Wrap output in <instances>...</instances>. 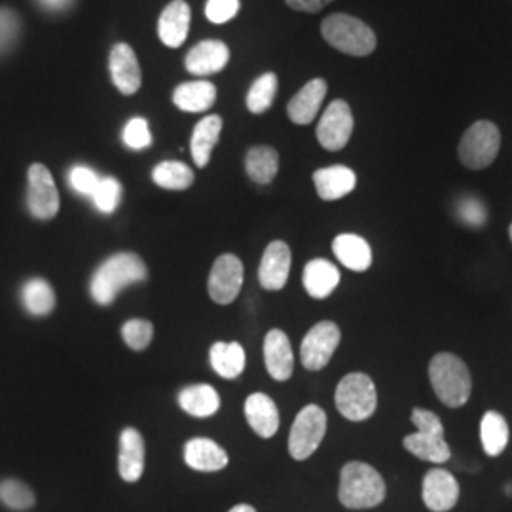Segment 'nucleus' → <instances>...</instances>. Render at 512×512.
Instances as JSON below:
<instances>
[{
	"mask_svg": "<svg viewBox=\"0 0 512 512\" xmlns=\"http://www.w3.org/2000/svg\"><path fill=\"white\" fill-rule=\"evenodd\" d=\"M145 279L147 266L141 260V256L135 253H118L107 258L95 270L90 283V293L97 304L109 306L124 287Z\"/></svg>",
	"mask_w": 512,
	"mask_h": 512,
	"instance_id": "1",
	"label": "nucleus"
},
{
	"mask_svg": "<svg viewBox=\"0 0 512 512\" xmlns=\"http://www.w3.org/2000/svg\"><path fill=\"white\" fill-rule=\"evenodd\" d=\"M429 380L440 403L448 408H461L471 399L473 380L469 366L454 353L442 351L431 359Z\"/></svg>",
	"mask_w": 512,
	"mask_h": 512,
	"instance_id": "2",
	"label": "nucleus"
},
{
	"mask_svg": "<svg viewBox=\"0 0 512 512\" xmlns=\"http://www.w3.org/2000/svg\"><path fill=\"white\" fill-rule=\"evenodd\" d=\"M387 488L382 475L368 463L349 461L340 473V503L348 509H374L384 503Z\"/></svg>",
	"mask_w": 512,
	"mask_h": 512,
	"instance_id": "3",
	"label": "nucleus"
},
{
	"mask_svg": "<svg viewBox=\"0 0 512 512\" xmlns=\"http://www.w3.org/2000/svg\"><path fill=\"white\" fill-rule=\"evenodd\" d=\"M410 420L418 427V431L404 437L403 446L406 452H410L414 458L435 465L446 463L452 458V450L444 437L442 421L435 412L425 408H414Z\"/></svg>",
	"mask_w": 512,
	"mask_h": 512,
	"instance_id": "4",
	"label": "nucleus"
},
{
	"mask_svg": "<svg viewBox=\"0 0 512 512\" xmlns=\"http://www.w3.org/2000/svg\"><path fill=\"white\" fill-rule=\"evenodd\" d=\"M321 35L334 50L353 57H366L378 46L376 33L365 21L348 14H332L323 19Z\"/></svg>",
	"mask_w": 512,
	"mask_h": 512,
	"instance_id": "5",
	"label": "nucleus"
},
{
	"mask_svg": "<svg viewBox=\"0 0 512 512\" xmlns=\"http://www.w3.org/2000/svg\"><path fill=\"white\" fill-rule=\"evenodd\" d=\"M336 408L349 421H365L378 408V391L370 376L353 372L336 387Z\"/></svg>",
	"mask_w": 512,
	"mask_h": 512,
	"instance_id": "6",
	"label": "nucleus"
},
{
	"mask_svg": "<svg viewBox=\"0 0 512 512\" xmlns=\"http://www.w3.org/2000/svg\"><path fill=\"white\" fill-rule=\"evenodd\" d=\"M501 148V131L490 120H478L459 141V162L471 171H480L494 164Z\"/></svg>",
	"mask_w": 512,
	"mask_h": 512,
	"instance_id": "7",
	"label": "nucleus"
},
{
	"mask_svg": "<svg viewBox=\"0 0 512 512\" xmlns=\"http://www.w3.org/2000/svg\"><path fill=\"white\" fill-rule=\"evenodd\" d=\"M325 435H327V412L317 404L304 406L298 412L291 427V435H289L291 458L296 461L311 458L321 446Z\"/></svg>",
	"mask_w": 512,
	"mask_h": 512,
	"instance_id": "8",
	"label": "nucleus"
},
{
	"mask_svg": "<svg viewBox=\"0 0 512 512\" xmlns=\"http://www.w3.org/2000/svg\"><path fill=\"white\" fill-rule=\"evenodd\" d=\"M342 332L332 321H321L304 336L300 346V361L311 372L329 365L336 348L340 346Z\"/></svg>",
	"mask_w": 512,
	"mask_h": 512,
	"instance_id": "9",
	"label": "nucleus"
},
{
	"mask_svg": "<svg viewBox=\"0 0 512 512\" xmlns=\"http://www.w3.org/2000/svg\"><path fill=\"white\" fill-rule=\"evenodd\" d=\"M27 207L38 220L54 219L59 213V192L46 165L33 164L27 175Z\"/></svg>",
	"mask_w": 512,
	"mask_h": 512,
	"instance_id": "10",
	"label": "nucleus"
},
{
	"mask_svg": "<svg viewBox=\"0 0 512 512\" xmlns=\"http://www.w3.org/2000/svg\"><path fill=\"white\" fill-rule=\"evenodd\" d=\"M353 126V112L349 109L348 103L336 99L323 112L317 124V141L325 150L338 152L348 147L349 139L353 135Z\"/></svg>",
	"mask_w": 512,
	"mask_h": 512,
	"instance_id": "11",
	"label": "nucleus"
},
{
	"mask_svg": "<svg viewBox=\"0 0 512 512\" xmlns=\"http://www.w3.org/2000/svg\"><path fill=\"white\" fill-rule=\"evenodd\" d=\"M241 285H243V264L238 256H219L209 275V283H207L209 296L220 306H228L238 298Z\"/></svg>",
	"mask_w": 512,
	"mask_h": 512,
	"instance_id": "12",
	"label": "nucleus"
},
{
	"mask_svg": "<svg viewBox=\"0 0 512 512\" xmlns=\"http://www.w3.org/2000/svg\"><path fill=\"white\" fill-rule=\"evenodd\" d=\"M423 503L429 511L448 512L458 505L459 484L456 476L446 469H431L423 478Z\"/></svg>",
	"mask_w": 512,
	"mask_h": 512,
	"instance_id": "13",
	"label": "nucleus"
},
{
	"mask_svg": "<svg viewBox=\"0 0 512 512\" xmlns=\"http://www.w3.org/2000/svg\"><path fill=\"white\" fill-rule=\"evenodd\" d=\"M110 80L116 86V90L124 95H135L143 84L141 67L137 61V55L129 44H116L110 50L109 57Z\"/></svg>",
	"mask_w": 512,
	"mask_h": 512,
	"instance_id": "14",
	"label": "nucleus"
},
{
	"mask_svg": "<svg viewBox=\"0 0 512 512\" xmlns=\"http://www.w3.org/2000/svg\"><path fill=\"white\" fill-rule=\"evenodd\" d=\"M291 272V249L285 241H272L260 260L258 281L266 291H281Z\"/></svg>",
	"mask_w": 512,
	"mask_h": 512,
	"instance_id": "15",
	"label": "nucleus"
},
{
	"mask_svg": "<svg viewBox=\"0 0 512 512\" xmlns=\"http://www.w3.org/2000/svg\"><path fill=\"white\" fill-rule=\"evenodd\" d=\"M264 361L275 382H287L293 376L294 355L289 336L283 330H270L264 338Z\"/></svg>",
	"mask_w": 512,
	"mask_h": 512,
	"instance_id": "16",
	"label": "nucleus"
},
{
	"mask_svg": "<svg viewBox=\"0 0 512 512\" xmlns=\"http://www.w3.org/2000/svg\"><path fill=\"white\" fill-rule=\"evenodd\" d=\"M329 86L327 80L323 78H313L300 92L294 95L293 99L287 105V114L291 122L296 126H308L315 116L319 114V109L327 97Z\"/></svg>",
	"mask_w": 512,
	"mask_h": 512,
	"instance_id": "17",
	"label": "nucleus"
},
{
	"mask_svg": "<svg viewBox=\"0 0 512 512\" xmlns=\"http://www.w3.org/2000/svg\"><path fill=\"white\" fill-rule=\"evenodd\" d=\"M313 184L321 200L336 202L355 190L357 175L346 165H330L313 173Z\"/></svg>",
	"mask_w": 512,
	"mask_h": 512,
	"instance_id": "18",
	"label": "nucleus"
},
{
	"mask_svg": "<svg viewBox=\"0 0 512 512\" xmlns=\"http://www.w3.org/2000/svg\"><path fill=\"white\" fill-rule=\"evenodd\" d=\"M192 12L184 0H173L158 19V37L167 48H181L190 31Z\"/></svg>",
	"mask_w": 512,
	"mask_h": 512,
	"instance_id": "19",
	"label": "nucleus"
},
{
	"mask_svg": "<svg viewBox=\"0 0 512 512\" xmlns=\"http://www.w3.org/2000/svg\"><path fill=\"white\" fill-rule=\"evenodd\" d=\"M118 473L126 482H137L145 473V440L135 427H126L120 435Z\"/></svg>",
	"mask_w": 512,
	"mask_h": 512,
	"instance_id": "20",
	"label": "nucleus"
},
{
	"mask_svg": "<svg viewBox=\"0 0 512 512\" xmlns=\"http://www.w3.org/2000/svg\"><path fill=\"white\" fill-rule=\"evenodd\" d=\"M230 50L220 40H203L186 55V69L198 76L217 74L228 65Z\"/></svg>",
	"mask_w": 512,
	"mask_h": 512,
	"instance_id": "21",
	"label": "nucleus"
},
{
	"mask_svg": "<svg viewBox=\"0 0 512 512\" xmlns=\"http://www.w3.org/2000/svg\"><path fill=\"white\" fill-rule=\"evenodd\" d=\"M184 461L200 473H215L228 465V454L215 440L192 439L184 446Z\"/></svg>",
	"mask_w": 512,
	"mask_h": 512,
	"instance_id": "22",
	"label": "nucleus"
},
{
	"mask_svg": "<svg viewBox=\"0 0 512 512\" xmlns=\"http://www.w3.org/2000/svg\"><path fill=\"white\" fill-rule=\"evenodd\" d=\"M245 416L258 437L272 439L279 429V410L264 393H253L245 401Z\"/></svg>",
	"mask_w": 512,
	"mask_h": 512,
	"instance_id": "23",
	"label": "nucleus"
},
{
	"mask_svg": "<svg viewBox=\"0 0 512 512\" xmlns=\"http://www.w3.org/2000/svg\"><path fill=\"white\" fill-rule=\"evenodd\" d=\"M302 283L311 298L323 300L334 293V289L340 285V272L329 260L315 258L306 264Z\"/></svg>",
	"mask_w": 512,
	"mask_h": 512,
	"instance_id": "24",
	"label": "nucleus"
},
{
	"mask_svg": "<svg viewBox=\"0 0 512 512\" xmlns=\"http://www.w3.org/2000/svg\"><path fill=\"white\" fill-rule=\"evenodd\" d=\"M332 251L351 272H366L372 266V249L357 234H340L332 241Z\"/></svg>",
	"mask_w": 512,
	"mask_h": 512,
	"instance_id": "25",
	"label": "nucleus"
},
{
	"mask_svg": "<svg viewBox=\"0 0 512 512\" xmlns=\"http://www.w3.org/2000/svg\"><path fill=\"white\" fill-rule=\"evenodd\" d=\"M217 99V88L209 80L184 82L175 88L173 103L184 112H205Z\"/></svg>",
	"mask_w": 512,
	"mask_h": 512,
	"instance_id": "26",
	"label": "nucleus"
},
{
	"mask_svg": "<svg viewBox=\"0 0 512 512\" xmlns=\"http://www.w3.org/2000/svg\"><path fill=\"white\" fill-rule=\"evenodd\" d=\"M511 439V429L503 414L488 410L480 420V442L488 458H497L505 452Z\"/></svg>",
	"mask_w": 512,
	"mask_h": 512,
	"instance_id": "27",
	"label": "nucleus"
},
{
	"mask_svg": "<svg viewBox=\"0 0 512 512\" xmlns=\"http://www.w3.org/2000/svg\"><path fill=\"white\" fill-rule=\"evenodd\" d=\"M179 406L190 416L209 418L219 412V393L211 385H188L179 393Z\"/></svg>",
	"mask_w": 512,
	"mask_h": 512,
	"instance_id": "28",
	"label": "nucleus"
},
{
	"mask_svg": "<svg viewBox=\"0 0 512 512\" xmlns=\"http://www.w3.org/2000/svg\"><path fill=\"white\" fill-rule=\"evenodd\" d=\"M220 131H222V118L217 114L205 116L200 120L192 133L190 141V152L194 158V164L198 167H205L211 160V152L219 141Z\"/></svg>",
	"mask_w": 512,
	"mask_h": 512,
	"instance_id": "29",
	"label": "nucleus"
},
{
	"mask_svg": "<svg viewBox=\"0 0 512 512\" xmlns=\"http://www.w3.org/2000/svg\"><path fill=\"white\" fill-rule=\"evenodd\" d=\"M209 361L220 378L236 380L245 368V351L238 342H217L209 349Z\"/></svg>",
	"mask_w": 512,
	"mask_h": 512,
	"instance_id": "30",
	"label": "nucleus"
},
{
	"mask_svg": "<svg viewBox=\"0 0 512 512\" xmlns=\"http://www.w3.org/2000/svg\"><path fill=\"white\" fill-rule=\"evenodd\" d=\"M245 169L256 184H270L279 171V154L272 147H253L245 156Z\"/></svg>",
	"mask_w": 512,
	"mask_h": 512,
	"instance_id": "31",
	"label": "nucleus"
},
{
	"mask_svg": "<svg viewBox=\"0 0 512 512\" xmlns=\"http://www.w3.org/2000/svg\"><path fill=\"white\" fill-rule=\"evenodd\" d=\"M21 300H23L25 310L29 311L31 315H38V317L52 313L55 308L54 289L42 277H33L23 285Z\"/></svg>",
	"mask_w": 512,
	"mask_h": 512,
	"instance_id": "32",
	"label": "nucleus"
},
{
	"mask_svg": "<svg viewBox=\"0 0 512 512\" xmlns=\"http://www.w3.org/2000/svg\"><path fill=\"white\" fill-rule=\"evenodd\" d=\"M152 181L165 190H186L194 183V171L183 162H162L154 167Z\"/></svg>",
	"mask_w": 512,
	"mask_h": 512,
	"instance_id": "33",
	"label": "nucleus"
},
{
	"mask_svg": "<svg viewBox=\"0 0 512 512\" xmlns=\"http://www.w3.org/2000/svg\"><path fill=\"white\" fill-rule=\"evenodd\" d=\"M279 80L274 73L260 74L247 93V109L253 114H262L272 109Z\"/></svg>",
	"mask_w": 512,
	"mask_h": 512,
	"instance_id": "34",
	"label": "nucleus"
},
{
	"mask_svg": "<svg viewBox=\"0 0 512 512\" xmlns=\"http://www.w3.org/2000/svg\"><path fill=\"white\" fill-rule=\"evenodd\" d=\"M0 501L12 511H27L35 505V494L19 480H2Z\"/></svg>",
	"mask_w": 512,
	"mask_h": 512,
	"instance_id": "35",
	"label": "nucleus"
},
{
	"mask_svg": "<svg viewBox=\"0 0 512 512\" xmlns=\"http://www.w3.org/2000/svg\"><path fill=\"white\" fill-rule=\"evenodd\" d=\"M92 200L101 213L105 215L114 213L122 200V184L118 183L114 177H101L92 194Z\"/></svg>",
	"mask_w": 512,
	"mask_h": 512,
	"instance_id": "36",
	"label": "nucleus"
},
{
	"mask_svg": "<svg viewBox=\"0 0 512 512\" xmlns=\"http://www.w3.org/2000/svg\"><path fill=\"white\" fill-rule=\"evenodd\" d=\"M154 336V327L145 319H131L122 327V338L129 348L135 351H143L150 346Z\"/></svg>",
	"mask_w": 512,
	"mask_h": 512,
	"instance_id": "37",
	"label": "nucleus"
},
{
	"mask_svg": "<svg viewBox=\"0 0 512 512\" xmlns=\"http://www.w3.org/2000/svg\"><path fill=\"white\" fill-rule=\"evenodd\" d=\"M21 35V19L12 8H0V55L8 54Z\"/></svg>",
	"mask_w": 512,
	"mask_h": 512,
	"instance_id": "38",
	"label": "nucleus"
},
{
	"mask_svg": "<svg viewBox=\"0 0 512 512\" xmlns=\"http://www.w3.org/2000/svg\"><path fill=\"white\" fill-rule=\"evenodd\" d=\"M124 145L131 150H143L152 145V135L145 118H131L124 128Z\"/></svg>",
	"mask_w": 512,
	"mask_h": 512,
	"instance_id": "39",
	"label": "nucleus"
},
{
	"mask_svg": "<svg viewBox=\"0 0 512 512\" xmlns=\"http://www.w3.org/2000/svg\"><path fill=\"white\" fill-rule=\"evenodd\" d=\"M99 181H101V177L88 165H74L71 173H69V184H71L74 192L80 194V196H90L92 198Z\"/></svg>",
	"mask_w": 512,
	"mask_h": 512,
	"instance_id": "40",
	"label": "nucleus"
},
{
	"mask_svg": "<svg viewBox=\"0 0 512 512\" xmlns=\"http://www.w3.org/2000/svg\"><path fill=\"white\" fill-rule=\"evenodd\" d=\"M239 12V0H207L205 16L211 23H226L236 18Z\"/></svg>",
	"mask_w": 512,
	"mask_h": 512,
	"instance_id": "41",
	"label": "nucleus"
},
{
	"mask_svg": "<svg viewBox=\"0 0 512 512\" xmlns=\"http://www.w3.org/2000/svg\"><path fill=\"white\" fill-rule=\"evenodd\" d=\"M459 215L461 219L465 220L471 226H480L486 222V209L480 202H476L473 198L463 200L459 205Z\"/></svg>",
	"mask_w": 512,
	"mask_h": 512,
	"instance_id": "42",
	"label": "nucleus"
},
{
	"mask_svg": "<svg viewBox=\"0 0 512 512\" xmlns=\"http://www.w3.org/2000/svg\"><path fill=\"white\" fill-rule=\"evenodd\" d=\"M289 8H293L296 12H306V14H315L319 10H323L325 6H329L334 0H285Z\"/></svg>",
	"mask_w": 512,
	"mask_h": 512,
	"instance_id": "43",
	"label": "nucleus"
},
{
	"mask_svg": "<svg viewBox=\"0 0 512 512\" xmlns=\"http://www.w3.org/2000/svg\"><path fill=\"white\" fill-rule=\"evenodd\" d=\"M37 2L48 12H65L74 4V0H37Z\"/></svg>",
	"mask_w": 512,
	"mask_h": 512,
	"instance_id": "44",
	"label": "nucleus"
},
{
	"mask_svg": "<svg viewBox=\"0 0 512 512\" xmlns=\"http://www.w3.org/2000/svg\"><path fill=\"white\" fill-rule=\"evenodd\" d=\"M230 512H256L251 505H236Z\"/></svg>",
	"mask_w": 512,
	"mask_h": 512,
	"instance_id": "45",
	"label": "nucleus"
},
{
	"mask_svg": "<svg viewBox=\"0 0 512 512\" xmlns=\"http://www.w3.org/2000/svg\"><path fill=\"white\" fill-rule=\"evenodd\" d=\"M509 238H511V241H512V222H511V226H509Z\"/></svg>",
	"mask_w": 512,
	"mask_h": 512,
	"instance_id": "46",
	"label": "nucleus"
}]
</instances>
